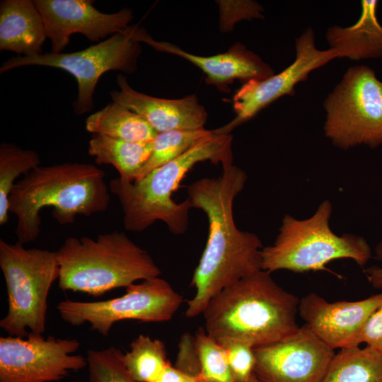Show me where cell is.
Instances as JSON below:
<instances>
[{
  "instance_id": "obj_1",
  "label": "cell",
  "mask_w": 382,
  "mask_h": 382,
  "mask_svg": "<svg viewBox=\"0 0 382 382\" xmlns=\"http://www.w3.org/2000/svg\"><path fill=\"white\" fill-rule=\"evenodd\" d=\"M246 180L247 174L232 164L223 167L220 176L201 178L187 187L192 208L207 218L208 238L191 280L195 294L187 301V318L200 315L221 290L262 270L260 238L238 229L233 216L234 199Z\"/></svg>"
},
{
  "instance_id": "obj_2",
  "label": "cell",
  "mask_w": 382,
  "mask_h": 382,
  "mask_svg": "<svg viewBox=\"0 0 382 382\" xmlns=\"http://www.w3.org/2000/svg\"><path fill=\"white\" fill-rule=\"evenodd\" d=\"M105 172L85 163L66 162L38 166L16 182L9 196V212L16 215L18 242H34L41 230L40 211L52 208L61 225L76 216L105 211L110 201Z\"/></svg>"
},
{
  "instance_id": "obj_3",
  "label": "cell",
  "mask_w": 382,
  "mask_h": 382,
  "mask_svg": "<svg viewBox=\"0 0 382 382\" xmlns=\"http://www.w3.org/2000/svg\"><path fill=\"white\" fill-rule=\"evenodd\" d=\"M299 301L260 270L226 287L202 314L207 332L216 341H241L253 348L295 332Z\"/></svg>"
},
{
  "instance_id": "obj_4",
  "label": "cell",
  "mask_w": 382,
  "mask_h": 382,
  "mask_svg": "<svg viewBox=\"0 0 382 382\" xmlns=\"http://www.w3.org/2000/svg\"><path fill=\"white\" fill-rule=\"evenodd\" d=\"M231 142V135L216 134L138 180L129 182L119 177L111 180L110 191L119 199L125 228L140 232L161 221L171 233H185L192 206L187 198L175 202L173 193L188 171L199 162L209 161L221 163L222 168L232 165Z\"/></svg>"
},
{
  "instance_id": "obj_5",
  "label": "cell",
  "mask_w": 382,
  "mask_h": 382,
  "mask_svg": "<svg viewBox=\"0 0 382 382\" xmlns=\"http://www.w3.org/2000/svg\"><path fill=\"white\" fill-rule=\"evenodd\" d=\"M57 255L59 287L93 296L161 274L149 253L124 231L99 234L96 239L68 237Z\"/></svg>"
},
{
  "instance_id": "obj_6",
  "label": "cell",
  "mask_w": 382,
  "mask_h": 382,
  "mask_svg": "<svg viewBox=\"0 0 382 382\" xmlns=\"http://www.w3.org/2000/svg\"><path fill=\"white\" fill-rule=\"evenodd\" d=\"M332 210L330 202L325 200L308 219L285 215L273 244L261 250L262 270L270 273L329 271L325 265L339 259H350L364 267L372 256L369 244L360 236L335 234L329 224Z\"/></svg>"
},
{
  "instance_id": "obj_7",
  "label": "cell",
  "mask_w": 382,
  "mask_h": 382,
  "mask_svg": "<svg viewBox=\"0 0 382 382\" xmlns=\"http://www.w3.org/2000/svg\"><path fill=\"white\" fill-rule=\"evenodd\" d=\"M0 267L8 295L1 328L9 336L42 335L49 291L59 278L57 251L25 248L18 241L12 244L1 239Z\"/></svg>"
},
{
  "instance_id": "obj_8",
  "label": "cell",
  "mask_w": 382,
  "mask_h": 382,
  "mask_svg": "<svg viewBox=\"0 0 382 382\" xmlns=\"http://www.w3.org/2000/svg\"><path fill=\"white\" fill-rule=\"evenodd\" d=\"M323 106L325 134L334 146L348 149L382 145V81L374 69L349 67Z\"/></svg>"
},
{
  "instance_id": "obj_9",
  "label": "cell",
  "mask_w": 382,
  "mask_h": 382,
  "mask_svg": "<svg viewBox=\"0 0 382 382\" xmlns=\"http://www.w3.org/2000/svg\"><path fill=\"white\" fill-rule=\"evenodd\" d=\"M141 50L140 42L134 39L131 27L128 26L81 51L11 57L2 63L0 73L25 66H48L66 71L77 82L78 93L73 108L76 114L80 115L93 109V95L100 76L109 71L134 73Z\"/></svg>"
},
{
  "instance_id": "obj_10",
  "label": "cell",
  "mask_w": 382,
  "mask_h": 382,
  "mask_svg": "<svg viewBox=\"0 0 382 382\" xmlns=\"http://www.w3.org/2000/svg\"><path fill=\"white\" fill-rule=\"evenodd\" d=\"M183 301V296L158 277L128 286L120 297L93 302L66 299L57 308L66 323L74 326L88 323L91 330L107 336L113 324L123 320L169 321Z\"/></svg>"
},
{
  "instance_id": "obj_11",
  "label": "cell",
  "mask_w": 382,
  "mask_h": 382,
  "mask_svg": "<svg viewBox=\"0 0 382 382\" xmlns=\"http://www.w3.org/2000/svg\"><path fill=\"white\" fill-rule=\"evenodd\" d=\"M76 339L29 334L0 337V382H54L87 366V359L72 354Z\"/></svg>"
},
{
  "instance_id": "obj_12",
  "label": "cell",
  "mask_w": 382,
  "mask_h": 382,
  "mask_svg": "<svg viewBox=\"0 0 382 382\" xmlns=\"http://www.w3.org/2000/svg\"><path fill=\"white\" fill-rule=\"evenodd\" d=\"M296 59L281 72L264 80L244 83L233 97L235 118L219 129L217 134H230L236 127L253 117L261 110L286 95H294L297 83L307 79L309 73L339 57L332 49L320 50L315 45L314 32L306 29L295 41Z\"/></svg>"
},
{
  "instance_id": "obj_13",
  "label": "cell",
  "mask_w": 382,
  "mask_h": 382,
  "mask_svg": "<svg viewBox=\"0 0 382 382\" xmlns=\"http://www.w3.org/2000/svg\"><path fill=\"white\" fill-rule=\"evenodd\" d=\"M253 350L254 375L259 382H321L335 354L306 324Z\"/></svg>"
},
{
  "instance_id": "obj_14",
  "label": "cell",
  "mask_w": 382,
  "mask_h": 382,
  "mask_svg": "<svg viewBox=\"0 0 382 382\" xmlns=\"http://www.w3.org/2000/svg\"><path fill=\"white\" fill-rule=\"evenodd\" d=\"M45 24L51 52L60 53L67 46L70 36L83 35L98 43L109 35L128 27L133 18L132 9L124 8L114 13L96 9L90 0H34Z\"/></svg>"
},
{
  "instance_id": "obj_15",
  "label": "cell",
  "mask_w": 382,
  "mask_h": 382,
  "mask_svg": "<svg viewBox=\"0 0 382 382\" xmlns=\"http://www.w3.org/2000/svg\"><path fill=\"white\" fill-rule=\"evenodd\" d=\"M382 304V292L366 299L330 303L315 293L299 301L298 311L306 325L334 350L359 346L363 328Z\"/></svg>"
},
{
  "instance_id": "obj_16",
  "label": "cell",
  "mask_w": 382,
  "mask_h": 382,
  "mask_svg": "<svg viewBox=\"0 0 382 382\" xmlns=\"http://www.w3.org/2000/svg\"><path fill=\"white\" fill-rule=\"evenodd\" d=\"M134 39L145 42L155 50L184 58L201 69L206 74V82L219 90L229 91L228 86L238 79L244 83L250 80H264L274 74V70L258 55L241 43L234 44L224 53L202 57L188 53L167 42L153 39L145 30L132 26Z\"/></svg>"
},
{
  "instance_id": "obj_17",
  "label": "cell",
  "mask_w": 382,
  "mask_h": 382,
  "mask_svg": "<svg viewBox=\"0 0 382 382\" xmlns=\"http://www.w3.org/2000/svg\"><path fill=\"white\" fill-rule=\"evenodd\" d=\"M120 90L110 92L112 102L141 115L158 132L204 129L207 112L195 95L180 99L153 97L137 91L118 74Z\"/></svg>"
},
{
  "instance_id": "obj_18",
  "label": "cell",
  "mask_w": 382,
  "mask_h": 382,
  "mask_svg": "<svg viewBox=\"0 0 382 382\" xmlns=\"http://www.w3.org/2000/svg\"><path fill=\"white\" fill-rule=\"evenodd\" d=\"M46 38L45 24L34 1H1V50L13 52L18 56L42 54Z\"/></svg>"
},
{
  "instance_id": "obj_19",
  "label": "cell",
  "mask_w": 382,
  "mask_h": 382,
  "mask_svg": "<svg viewBox=\"0 0 382 382\" xmlns=\"http://www.w3.org/2000/svg\"><path fill=\"white\" fill-rule=\"evenodd\" d=\"M378 1H361L360 16L352 25L330 27L326 39L330 49L337 52L340 57L352 60L382 57V26L376 16Z\"/></svg>"
},
{
  "instance_id": "obj_20",
  "label": "cell",
  "mask_w": 382,
  "mask_h": 382,
  "mask_svg": "<svg viewBox=\"0 0 382 382\" xmlns=\"http://www.w3.org/2000/svg\"><path fill=\"white\" fill-rule=\"evenodd\" d=\"M152 141L132 142L92 134L88 153L98 164L112 166L122 180L134 181L149 160Z\"/></svg>"
},
{
  "instance_id": "obj_21",
  "label": "cell",
  "mask_w": 382,
  "mask_h": 382,
  "mask_svg": "<svg viewBox=\"0 0 382 382\" xmlns=\"http://www.w3.org/2000/svg\"><path fill=\"white\" fill-rule=\"evenodd\" d=\"M86 129L92 134L132 142H150L158 134L141 115L114 102L89 115Z\"/></svg>"
},
{
  "instance_id": "obj_22",
  "label": "cell",
  "mask_w": 382,
  "mask_h": 382,
  "mask_svg": "<svg viewBox=\"0 0 382 382\" xmlns=\"http://www.w3.org/2000/svg\"><path fill=\"white\" fill-rule=\"evenodd\" d=\"M321 382H382V355L367 346L342 349Z\"/></svg>"
},
{
  "instance_id": "obj_23",
  "label": "cell",
  "mask_w": 382,
  "mask_h": 382,
  "mask_svg": "<svg viewBox=\"0 0 382 382\" xmlns=\"http://www.w3.org/2000/svg\"><path fill=\"white\" fill-rule=\"evenodd\" d=\"M39 154L32 149H23L15 144H0V225L8 222L9 196L15 180L40 166Z\"/></svg>"
},
{
  "instance_id": "obj_24",
  "label": "cell",
  "mask_w": 382,
  "mask_h": 382,
  "mask_svg": "<svg viewBox=\"0 0 382 382\" xmlns=\"http://www.w3.org/2000/svg\"><path fill=\"white\" fill-rule=\"evenodd\" d=\"M166 356L161 340L140 335L122 357L126 369L137 382H155L169 362Z\"/></svg>"
},
{
  "instance_id": "obj_25",
  "label": "cell",
  "mask_w": 382,
  "mask_h": 382,
  "mask_svg": "<svg viewBox=\"0 0 382 382\" xmlns=\"http://www.w3.org/2000/svg\"><path fill=\"white\" fill-rule=\"evenodd\" d=\"M214 130H170L158 133L152 141L151 156L135 180L178 158L199 143L214 137Z\"/></svg>"
},
{
  "instance_id": "obj_26",
  "label": "cell",
  "mask_w": 382,
  "mask_h": 382,
  "mask_svg": "<svg viewBox=\"0 0 382 382\" xmlns=\"http://www.w3.org/2000/svg\"><path fill=\"white\" fill-rule=\"evenodd\" d=\"M194 343L204 381L234 382L224 349L205 328H198Z\"/></svg>"
},
{
  "instance_id": "obj_27",
  "label": "cell",
  "mask_w": 382,
  "mask_h": 382,
  "mask_svg": "<svg viewBox=\"0 0 382 382\" xmlns=\"http://www.w3.org/2000/svg\"><path fill=\"white\" fill-rule=\"evenodd\" d=\"M122 356V352L114 347L88 349V382H137L126 369Z\"/></svg>"
},
{
  "instance_id": "obj_28",
  "label": "cell",
  "mask_w": 382,
  "mask_h": 382,
  "mask_svg": "<svg viewBox=\"0 0 382 382\" xmlns=\"http://www.w3.org/2000/svg\"><path fill=\"white\" fill-rule=\"evenodd\" d=\"M217 342L226 352L234 382H246L254 374L256 360L253 347L235 340Z\"/></svg>"
},
{
  "instance_id": "obj_29",
  "label": "cell",
  "mask_w": 382,
  "mask_h": 382,
  "mask_svg": "<svg viewBox=\"0 0 382 382\" xmlns=\"http://www.w3.org/2000/svg\"><path fill=\"white\" fill-rule=\"evenodd\" d=\"M216 2L219 6V27L224 33L231 31L235 23L240 21L264 18L262 6L254 1H216Z\"/></svg>"
},
{
  "instance_id": "obj_30",
  "label": "cell",
  "mask_w": 382,
  "mask_h": 382,
  "mask_svg": "<svg viewBox=\"0 0 382 382\" xmlns=\"http://www.w3.org/2000/svg\"><path fill=\"white\" fill-rule=\"evenodd\" d=\"M180 371L195 377H202L201 366L195 350L194 336L182 335L178 343L175 366Z\"/></svg>"
},
{
  "instance_id": "obj_31",
  "label": "cell",
  "mask_w": 382,
  "mask_h": 382,
  "mask_svg": "<svg viewBox=\"0 0 382 382\" xmlns=\"http://www.w3.org/2000/svg\"><path fill=\"white\" fill-rule=\"evenodd\" d=\"M360 343L382 355V304L370 316L360 337Z\"/></svg>"
},
{
  "instance_id": "obj_32",
  "label": "cell",
  "mask_w": 382,
  "mask_h": 382,
  "mask_svg": "<svg viewBox=\"0 0 382 382\" xmlns=\"http://www.w3.org/2000/svg\"><path fill=\"white\" fill-rule=\"evenodd\" d=\"M202 378V377L190 376L177 369L175 366H173L168 362L155 382H199Z\"/></svg>"
},
{
  "instance_id": "obj_33",
  "label": "cell",
  "mask_w": 382,
  "mask_h": 382,
  "mask_svg": "<svg viewBox=\"0 0 382 382\" xmlns=\"http://www.w3.org/2000/svg\"><path fill=\"white\" fill-rule=\"evenodd\" d=\"M376 258L382 262V241L375 248ZM369 284L375 289L382 290V267L372 266L364 270Z\"/></svg>"
},
{
  "instance_id": "obj_34",
  "label": "cell",
  "mask_w": 382,
  "mask_h": 382,
  "mask_svg": "<svg viewBox=\"0 0 382 382\" xmlns=\"http://www.w3.org/2000/svg\"><path fill=\"white\" fill-rule=\"evenodd\" d=\"M246 382H259L256 378L255 376L253 375L246 381Z\"/></svg>"
},
{
  "instance_id": "obj_35",
  "label": "cell",
  "mask_w": 382,
  "mask_h": 382,
  "mask_svg": "<svg viewBox=\"0 0 382 382\" xmlns=\"http://www.w3.org/2000/svg\"><path fill=\"white\" fill-rule=\"evenodd\" d=\"M199 382H206L202 378Z\"/></svg>"
},
{
  "instance_id": "obj_36",
  "label": "cell",
  "mask_w": 382,
  "mask_h": 382,
  "mask_svg": "<svg viewBox=\"0 0 382 382\" xmlns=\"http://www.w3.org/2000/svg\"><path fill=\"white\" fill-rule=\"evenodd\" d=\"M71 382H83V381H71Z\"/></svg>"
}]
</instances>
